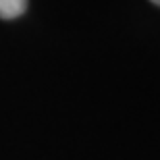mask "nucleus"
<instances>
[{"label":"nucleus","instance_id":"obj_1","mask_svg":"<svg viewBox=\"0 0 160 160\" xmlns=\"http://www.w3.org/2000/svg\"><path fill=\"white\" fill-rule=\"evenodd\" d=\"M27 8V0H0V19H17Z\"/></svg>","mask_w":160,"mask_h":160},{"label":"nucleus","instance_id":"obj_2","mask_svg":"<svg viewBox=\"0 0 160 160\" xmlns=\"http://www.w3.org/2000/svg\"><path fill=\"white\" fill-rule=\"evenodd\" d=\"M150 2H154L156 6H160V0H150Z\"/></svg>","mask_w":160,"mask_h":160}]
</instances>
